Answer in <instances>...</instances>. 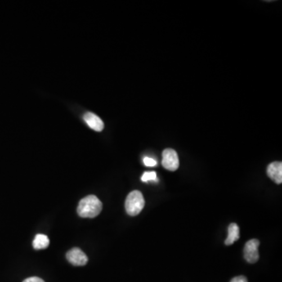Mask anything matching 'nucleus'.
Returning <instances> with one entry per match:
<instances>
[{"mask_svg": "<svg viewBox=\"0 0 282 282\" xmlns=\"http://www.w3.org/2000/svg\"><path fill=\"white\" fill-rule=\"evenodd\" d=\"M230 282H248L247 278L244 276H238L233 278Z\"/></svg>", "mask_w": 282, "mask_h": 282, "instance_id": "ddd939ff", "label": "nucleus"}, {"mask_svg": "<svg viewBox=\"0 0 282 282\" xmlns=\"http://www.w3.org/2000/svg\"><path fill=\"white\" fill-rule=\"evenodd\" d=\"M83 118H84L85 122L92 130L97 132H100L104 130V122L96 114L91 112H87L84 114Z\"/></svg>", "mask_w": 282, "mask_h": 282, "instance_id": "0eeeda50", "label": "nucleus"}, {"mask_svg": "<svg viewBox=\"0 0 282 282\" xmlns=\"http://www.w3.org/2000/svg\"><path fill=\"white\" fill-rule=\"evenodd\" d=\"M102 202L95 195H89L82 198L78 206V213L83 218H94L102 210Z\"/></svg>", "mask_w": 282, "mask_h": 282, "instance_id": "f257e3e1", "label": "nucleus"}, {"mask_svg": "<svg viewBox=\"0 0 282 282\" xmlns=\"http://www.w3.org/2000/svg\"><path fill=\"white\" fill-rule=\"evenodd\" d=\"M162 166L169 171H176L179 168L178 155L176 150L171 148H167L162 152Z\"/></svg>", "mask_w": 282, "mask_h": 282, "instance_id": "7ed1b4c3", "label": "nucleus"}, {"mask_svg": "<svg viewBox=\"0 0 282 282\" xmlns=\"http://www.w3.org/2000/svg\"><path fill=\"white\" fill-rule=\"evenodd\" d=\"M23 282H45L44 281L38 278V277H32V278H28Z\"/></svg>", "mask_w": 282, "mask_h": 282, "instance_id": "f8f14e48", "label": "nucleus"}, {"mask_svg": "<svg viewBox=\"0 0 282 282\" xmlns=\"http://www.w3.org/2000/svg\"><path fill=\"white\" fill-rule=\"evenodd\" d=\"M260 242L257 239H252L246 242L244 248V257L249 263H255L260 258L259 254Z\"/></svg>", "mask_w": 282, "mask_h": 282, "instance_id": "20e7f679", "label": "nucleus"}, {"mask_svg": "<svg viewBox=\"0 0 282 282\" xmlns=\"http://www.w3.org/2000/svg\"><path fill=\"white\" fill-rule=\"evenodd\" d=\"M266 172L271 180L278 184L282 183V162H274L270 163L267 167Z\"/></svg>", "mask_w": 282, "mask_h": 282, "instance_id": "423d86ee", "label": "nucleus"}, {"mask_svg": "<svg viewBox=\"0 0 282 282\" xmlns=\"http://www.w3.org/2000/svg\"><path fill=\"white\" fill-rule=\"evenodd\" d=\"M144 205L145 201L142 193L139 190H133L130 192L126 198L125 207L126 212L130 216H137L143 210Z\"/></svg>", "mask_w": 282, "mask_h": 282, "instance_id": "f03ea898", "label": "nucleus"}, {"mask_svg": "<svg viewBox=\"0 0 282 282\" xmlns=\"http://www.w3.org/2000/svg\"><path fill=\"white\" fill-rule=\"evenodd\" d=\"M240 238V229L236 224H230L228 226V235L225 240V244L226 245H230L234 244V242Z\"/></svg>", "mask_w": 282, "mask_h": 282, "instance_id": "6e6552de", "label": "nucleus"}, {"mask_svg": "<svg viewBox=\"0 0 282 282\" xmlns=\"http://www.w3.org/2000/svg\"><path fill=\"white\" fill-rule=\"evenodd\" d=\"M144 165L148 167H153L157 165L156 161L153 159V158H149V157H145L144 158Z\"/></svg>", "mask_w": 282, "mask_h": 282, "instance_id": "9b49d317", "label": "nucleus"}, {"mask_svg": "<svg viewBox=\"0 0 282 282\" xmlns=\"http://www.w3.org/2000/svg\"><path fill=\"white\" fill-rule=\"evenodd\" d=\"M66 257L68 262L74 266H84L88 262V257L78 248H72L68 251Z\"/></svg>", "mask_w": 282, "mask_h": 282, "instance_id": "39448f33", "label": "nucleus"}, {"mask_svg": "<svg viewBox=\"0 0 282 282\" xmlns=\"http://www.w3.org/2000/svg\"><path fill=\"white\" fill-rule=\"evenodd\" d=\"M50 240L45 234H37L33 241V247L36 249H42L49 246Z\"/></svg>", "mask_w": 282, "mask_h": 282, "instance_id": "1a4fd4ad", "label": "nucleus"}, {"mask_svg": "<svg viewBox=\"0 0 282 282\" xmlns=\"http://www.w3.org/2000/svg\"><path fill=\"white\" fill-rule=\"evenodd\" d=\"M156 180L157 175L155 172H145L141 177L143 182H148V181Z\"/></svg>", "mask_w": 282, "mask_h": 282, "instance_id": "9d476101", "label": "nucleus"}]
</instances>
